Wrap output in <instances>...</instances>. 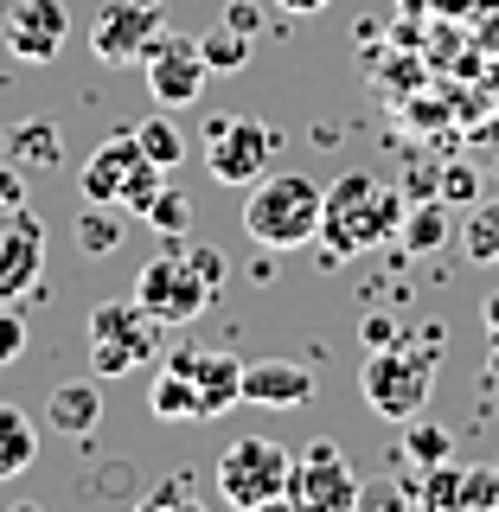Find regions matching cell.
<instances>
[{
  "mask_svg": "<svg viewBox=\"0 0 499 512\" xmlns=\"http://www.w3.org/2000/svg\"><path fill=\"white\" fill-rule=\"evenodd\" d=\"M410 199L391 192L378 173H340L320 199V244L333 256H365L378 244H397Z\"/></svg>",
  "mask_w": 499,
  "mask_h": 512,
  "instance_id": "cell-1",
  "label": "cell"
},
{
  "mask_svg": "<svg viewBox=\"0 0 499 512\" xmlns=\"http://www.w3.org/2000/svg\"><path fill=\"white\" fill-rule=\"evenodd\" d=\"M436 346H442V333L423 327V340H391V346L365 352L359 391H365V404H372V416H384V423H397V429H404L410 416H423L429 384H436Z\"/></svg>",
  "mask_w": 499,
  "mask_h": 512,
  "instance_id": "cell-2",
  "label": "cell"
},
{
  "mask_svg": "<svg viewBox=\"0 0 499 512\" xmlns=\"http://www.w3.org/2000/svg\"><path fill=\"white\" fill-rule=\"evenodd\" d=\"M320 192L308 173H263L250 180V199H244V231L256 237L263 250H301L320 237Z\"/></svg>",
  "mask_w": 499,
  "mask_h": 512,
  "instance_id": "cell-3",
  "label": "cell"
},
{
  "mask_svg": "<svg viewBox=\"0 0 499 512\" xmlns=\"http://www.w3.org/2000/svg\"><path fill=\"white\" fill-rule=\"evenodd\" d=\"M160 186H167V167H154V160L141 154L135 128H116L109 141H96L84 173H77V192H84L90 205H116V212H141V218H148Z\"/></svg>",
  "mask_w": 499,
  "mask_h": 512,
  "instance_id": "cell-4",
  "label": "cell"
},
{
  "mask_svg": "<svg viewBox=\"0 0 499 512\" xmlns=\"http://www.w3.org/2000/svg\"><path fill=\"white\" fill-rule=\"evenodd\" d=\"M288 468H295V455H288L282 442H269V436H237V442H224V455H218V500L231 506V512L282 506Z\"/></svg>",
  "mask_w": 499,
  "mask_h": 512,
  "instance_id": "cell-5",
  "label": "cell"
},
{
  "mask_svg": "<svg viewBox=\"0 0 499 512\" xmlns=\"http://www.w3.org/2000/svg\"><path fill=\"white\" fill-rule=\"evenodd\" d=\"M218 301V288L199 276V263L173 244V250H160L141 263V276H135V308L160 320V327H192L205 308Z\"/></svg>",
  "mask_w": 499,
  "mask_h": 512,
  "instance_id": "cell-6",
  "label": "cell"
},
{
  "mask_svg": "<svg viewBox=\"0 0 499 512\" xmlns=\"http://www.w3.org/2000/svg\"><path fill=\"white\" fill-rule=\"evenodd\" d=\"M160 333H167V327L148 320L135 301H103V308H90V372L96 378L141 372V359H154Z\"/></svg>",
  "mask_w": 499,
  "mask_h": 512,
  "instance_id": "cell-7",
  "label": "cell"
},
{
  "mask_svg": "<svg viewBox=\"0 0 499 512\" xmlns=\"http://www.w3.org/2000/svg\"><path fill=\"white\" fill-rule=\"evenodd\" d=\"M282 506H301V512H352L359 506V474L346 468V448L340 442H308L288 468V493Z\"/></svg>",
  "mask_w": 499,
  "mask_h": 512,
  "instance_id": "cell-8",
  "label": "cell"
},
{
  "mask_svg": "<svg viewBox=\"0 0 499 512\" xmlns=\"http://www.w3.org/2000/svg\"><path fill=\"white\" fill-rule=\"evenodd\" d=\"M269 154H276V128L256 116H224L205 128V167H212L218 186H250L269 173Z\"/></svg>",
  "mask_w": 499,
  "mask_h": 512,
  "instance_id": "cell-9",
  "label": "cell"
},
{
  "mask_svg": "<svg viewBox=\"0 0 499 512\" xmlns=\"http://www.w3.org/2000/svg\"><path fill=\"white\" fill-rule=\"evenodd\" d=\"M141 77H148V96L160 109H192L205 96L212 64H205L199 39H186V32H160V39L148 45V58H141Z\"/></svg>",
  "mask_w": 499,
  "mask_h": 512,
  "instance_id": "cell-10",
  "label": "cell"
},
{
  "mask_svg": "<svg viewBox=\"0 0 499 512\" xmlns=\"http://www.w3.org/2000/svg\"><path fill=\"white\" fill-rule=\"evenodd\" d=\"M167 32V13H160V0H103V13L90 20V52L103 64H141L148 58V45Z\"/></svg>",
  "mask_w": 499,
  "mask_h": 512,
  "instance_id": "cell-11",
  "label": "cell"
},
{
  "mask_svg": "<svg viewBox=\"0 0 499 512\" xmlns=\"http://www.w3.org/2000/svg\"><path fill=\"white\" fill-rule=\"evenodd\" d=\"M45 269V218L32 205L0 212V301H26Z\"/></svg>",
  "mask_w": 499,
  "mask_h": 512,
  "instance_id": "cell-12",
  "label": "cell"
},
{
  "mask_svg": "<svg viewBox=\"0 0 499 512\" xmlns=\"http://www.w3.org/2000/svg\"><path fill=\"white\" fill-rule=\"evenodd\" d=\"M64 32H71V7L64 0H7L0 13V39L20 64H52Z\"/></svg>",
  "mask_w": 499,
  "mask_h": 512,
  "instance_id": "cell-13",
  "label": "cell"
},
{
  "mask_svg": "<svg viewBox=\"0 0 499 512\" xmlns=\"http://www.w3.org/2000/svg\"><path fill=\"white\" fill-rule=\"evenodd\" d=\"M244 404L256 410H308L314 404V372L295 359H256L244 365Z\"/></svg>",
  "mask_w": 499,
  "mask_h": 512,
  "instance_id": "cell-14",
  "label": "cell"
},
{
  "mask_svg": "<svg viewBox=\"0 0 499 512\" xmlns=\"http://www.w3.org/2000/svg\"><path fill=\"white\" fill-rule=\"evenodd\" d=\"M167 365L199 384L205 423H212V416H224L231 404H244V359H231V352H173Z\"/></svg>",
  "mask_w": 499,
  "mask_h": 512,
  "instance_id": "cell-15",
  "label": "cell"
},
{
  "mask_svg": "<svg viewBox=\"0 0 499 512\" xmlns=\"http://www.w3.org/2000/svg\"><path fill=\"white\" fill-rule=\"evenodd\" d=\"M45 423H52L58 436H90V429L103 423V391H96L90 378L52 384V397H45Z\"/></svg>",
  "mask_w": 499,
  "mask_h": 512,
  "instance_id": "cell-16",
  "label": "cell"
},
{
  "mask_svg": "<svg viewBox=\"0 0 499 512\" xmlns=\"http://www.w3.org/2000/svg\"><path fill=\"white\" fill-rule=\"evenodd\" d=\"M148 410L160 416V423H205V397H199V384H192L186 372H173V365H160V372H154Z\"/></svg>",
  "mask_w": 499,
  "mask_h": 512,
  "instance_id": "cell-17",
  "label": "cell"
},
{
  "mask_svg": "<svg viewBox=\"0 0 499 512\" xmlns=\"http://www.w3.org/2000/svg\"><path fill=\"white\" fill-rule=\"evenodd\" d=\"M39 461V429L20 404H0V480H20Z\"/></svg>",
  "mask_w": 499,
  "mask_h": 512,
  "instance_id": "cell-18",
  "label": "cell"
},
{
  "mask_svg": "<svg viewBox=\"0 0 499 512\" xmlns=\"http://www.w3.org/2000/svg\"><path fill=\"white\" fill-rule=\"evenodd\" d=\"M442 244H448V199L436 192V199H423V205H410V212H404L397 250H404V256H429V250H442Z\"/></svg>",
  "mask_w": 499,
  "mask_h": 512,
  "instance_id": "cell-19",
  "label": "cell"
},
{
  "mask_svg": "<svg viewBox=\"0 0 499 512\" xmlns=\"http://www.w3.org/2000/svg\"><path fill=\"white\" fill-rule=\"evenodd\" d=\"M7 154L20 160V167L52 173L58 160H64V135H58V122H20V128H7Z\"/></svg>",
  "mask_w": 499,
  "mask_h": 512,
  "instance_id": "cell-20",
  "label": "cell"
},
{
  "mask_svg": "<svg viewBox=\"0 0 499 512\" xmlns=\"http://www.w3.org/2000/svg\"><path fill=\"white\" fill-rule=\"evenodd\" d=\"M461 250H468V263H499V199H474L468 218H461Z\"/></svg>",
  "mask_w": 499,
  "mask_h": 512,
  "instance_id": "cell-21",
  "label": "cell"
},
{
  "mask_svg": "<svg viewBox=\"0 0 499 512\" xmlns=\"http://www.w3.org/2000/svg\"><path fill=\"white\" fill-rule=\"evenodd\" d=\"M122 244V212L116 205H90L84 199V212H77V250L84 256H109Z\"/></svg>",
  "mask_w": 499,
  "mask_h": 512,
  "instance_id": "cell-22",
  "label": "cell"
},
{
  "mask_svg": "<svg viewBox=\"0 0 499 512\" xmlns=\"http://www.w3.org/2000/svg\"><path fill=\"white\" fill-rule=\"evenodd\" d=\"M135 141H141V154L154 160V167H180L186 160V135L173 128V116H148V122H135Z\"/></svg>",
  "mask_w": 499,
  "mask_h": 512,
  "instance_id": "cell-23",
  "label": "cell"
},
{
  "mask_svg": "<svg viewBox=\"0 0 499 512\" xmlns=\"http://www.w3.org/2000/svg\"><path fill=\"white\" fill-rule=\"evenodd\" d=\"M404 455L416 468H436V461H455V436H448L442 423H423V416H410L404 423Z\"/></svg>",
  "mask_w": 499,
  "mask_h": 512,
  "instance_id": "cell-24",
  "label": "cell"
},
{
  "mask_svg": "<svg viewBox=\"0 0 499 512\" xmlns=\"http://www.w3.org/2000/svg\"><path fill=\"white\" fill-rule=\"evenodd\" d=\"M199 52H205L212 71H244V64H250V32H237L231 20H224V26H212L199 39Z\"/></svg>",
  "mask_w": 499,
  "mask_h": 512,
  "instance_id": "cell-25",
  "label": "cell"
},
{
  "mask_svg": "<svg viewBox=\"0 0 499 512\" xmlns=\"http://www.w3.org/2000/svg\"><path fill=\"white\" fill-rule=\"evenodd\" d=\"M148 224H154L160 237H186L192 231V199H186V192H173V186H160L154 205H148Z\"/></svg>",
  "mask_w": 499,
  "mask_h": 512,
  "instance_id": "cell-26",
  "label": "cell"
},
{
  "mask_svg": "<svg viewBox=\"0 0 499 512\" xmlns=\"http://www.w3.org/2000/svg\"><path fill=\"white\" fill-rule=\"evenodd\" d=\"M436 192H442L448 205H474L480 199V173L468 167V160H448V167L436 173Z\"/></svg>",
  "mask_w": 499,
  "mask_h": 512,
  "instance_id": "cell-27",
  "label": "cell"
},
{
  "mask_svg": "<svg viewBox=\"0 0 499 512\" xmlns=\"http://www.w3.org/2000/svg\"><path fill=\"white\" fill-rule=\"evenodd\" d=\"M423 500L429 506H461V468L455 461H436V468H423Z\"/></svg>",
  "mask_w": 499,
  "mask_h": 512,
  "instance_id": "cell-28",
  "label": "cell"
},
{
  "mask_svg": "<svg viewBox=\"0 0 499 512\" xmlns=\"http://www.w3.org/2000/svg\"><path fill=\"white\" fill-rule=\"evenodd\" d=\"M26 352V314L13 301H0V365H13Z\"/></svg>",
  "mask_w": 499,
  "mask_h": 512,
  "instance_id": "cell-29",
  "label": "cell"
},
{
  "mask_svg": "<svg viewBox=\"0 0 499 512\" xmlns=\"http://www.w3.org/2000/svg\"><path fill=\"white\" fill-rule=\"evenodd\" d=\"M391 340H404L397 314H365V320H359V346H365V352H378V346H391Z\"/></svg>",
  "mask_w": 499,
  "mask_h": 512,
  "instance_id": "cell-30",
  "label": "cell"
},
{
  "mask_svg": "<svg viewBox=\"0 0 499 512\" xmlns=\"http://www.w3.org/2000/svg\"><path fill=\"white\" fill-rule=\"evenodd\" d=\"M493 500H499V474H487V468L461 474V506H493Z\"/></svg>",
  "mask_w": 499,
  "mask_h": 512,
  "instance_id": "cell-31",
  "label": "cell"
},
{
  "mask_svg": "<svg viewBox=\"0 0 499 512\" xmlns=\"http://www.w3.org/2000/svg\"><path fill=\"white\" fill-rule=\"evenodd\" d=\"M186 256H192V263H199V276H205V282H212V288H224V256H218L212 244H192Z\"/></svg>",
  "mask_w": 499,
  "mask_h": 512,
  "instance_id": "cell-32",
  "label": "cell"
},
{
  "mask_svg": "<svg viewBox=\"0 0 499 512\" xmlns=\"http://www.w3.org/2000/svg\"><path fill=\"white\" fill-rule=\"evenodd\" d=\"M7 205H26V180H20V167L0 160V212H7Z\"/></svg>",
  "mask_w": 499,
  "mask_h": 512,
  "instance_id": "cell-33",
  "label": "cell"
},
{
  "mask_svg": "<svg viewBox=\"0 0 499 512\" xmlns=\"http://www.w3.org/2000/svg\"><path fill=\"white\" fill-rule=\"evenodd\" d=\"M180 500H199L186 480H167V487H154V493H148V506H180Z\"/></svg>",
  "mask_w": 499,
  "mask_h": 512,
  "instance_id": "cell-34",
  "label": "cell"
},
{
  "mask_svg": "<svg viewBox=\"0 0 499 512\" xmlns=\"http://www.w3.org/2000/svg\"><path fill=\"white\" fill-rule=\"evenodd\" d=\"M231 26L237 32H256V7H250V0H237V7H231Z\"/></svg>",
  "mask_w": 499,
  "mask_h": 512,
  "instance_id": "cell-35",
  "label": "cell"
},
{
  "mask_svg": "<svg viewBox=\"0 0 499 512\" xmlns=\"http://www.w3.org/2000/svg\"><path fill=\"white\" fill-rule=\"evenodd\" d=\"M282 13H320V7H333V0H276Z\"/></svg>",
  "mask_w": 499,
  "mask_h": 512,
  "instance_id": "cell-36",
  "label": "cell"
},
{
  "mask_svg": "<svg viewBox=\"0 0 499 512\" xmlns=\"http://www.w3.org/2000/svg\"><path fill=\"white\" fill-rule=\"evenodd\" d=\"M480 320H487V333H499V295L480 301Z\"/></svg>",
  "mask_w": 499,
  "mask_h": 512,
  "instance_id": "cell-37",
  "label": "cell"
},
{
  "mask_svg": "<svg viewBox=\"0 0 499 512\" xmlns=\"http://www.w3.org/2000/svg\"><path fill=\"white\" fill-rule=\"evenodd\" d=\"M487 384L499 391V333H493V346H487Z\"/></svg>",
  "mask_w": 499,
  "mask_h": 512,
  "instance_id": "cell-38",
  "label": "cell"
},
{
  "mask_svg": "<svg viewBox=\"0 0 499 512\" xmlns=\"http://www.w3.org/2000/svg\"><path fill=\"white\" fill-rule=\"evenodd\" d=\"M0 148H7V135H0Z\"/></svg>",
  "mask_w": 499,
  "mask_h": 512,
  "instance_id": "cell-39",
  "label": "cell"
}]
</instances>
